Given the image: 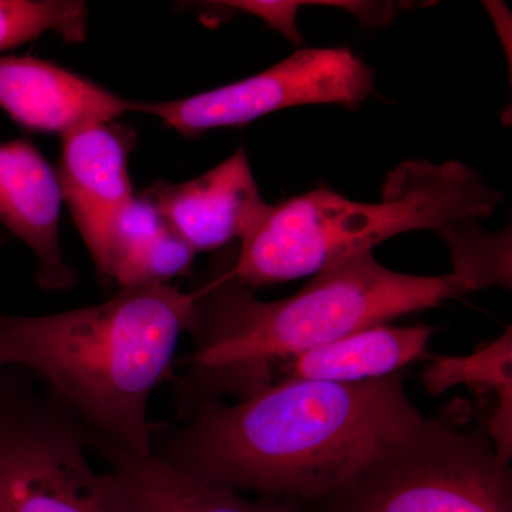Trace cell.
Listing matches in <instances>:
<instances>
[{
  "label": "cell",
  "mask_w": 512,
  "mask_h": 512,
  "mask_svg": "<svg viewBox=\"0 0 512 512\" xmlns=\"http://www.w3.org/2000/svg\"><path fill=\"white\" fill-rule=\"evenodd\" d=\"M222 6L244 10L265 20L276 30H281L293 42H299L298 29L295 26V12L298 3L289 2H224Z\"/></svg>",
  "instance_id": "18"
},
{
  "label": "cell",
  "mask_w": 512,
  "mask_h": 512,
  "mask_svg": "<svg viewBox=\"0 0 512 512\" xmlns=\"http://www.w3.org/2000/svg\"><path fill=\"white\" fill-rule=\"evenodd\" d=\"M319 512H512L510 464L483 431H463L450 417H426L377 451Z\"/></svg>",
  "instance_id": "5"
},
{
  "label": "cell",
  "mask_w": 512,
  "mask_h": 512,
  "mask_svg": "<svg viewBox=\"0 0 512 512\" xmlns=\"http://www.w3.org/2000/svg\"><path fill=\"white\" fill-rule=\"evenodd\" d=\"M194 318L192 293L171 284L120 288L109 301L53 315L0 312V357L37 377L94 436L151 456L148 402Z\"/></svg>",
  "instance_id": "3"
},
{
  "label": "cell",
  "mask_w": 512,
  "mask_h": 512,
  "mask_svg": "<svg viewBox=\"0 0 512 512\" xmlns=\"http://www.w3.org/2000/svg\"><path fill=\"white\" fill-rule=\"evenodd\" d=\"M232 256L191 292L194 350L180 382L190 407L225 394L247 399L295 356L468 293L456 275L399 274L370 251L319 272L291 298L264 302L232 274Z\"/></svg>",
  "instance_id": "2"
},
{
  "label": "cell",
  "mask_w": 512,
  "mask_h": 512,
  "mask_svg": "<svg viewBox=\"0 0 512 512\" xmlns=\"http://www.w3.org/2000/svg\"><path fill=\"white\" fill-rule=\"evenodd\" d=\"M373 87L372 69L349 49H302L241 82L185 99L140 103L138 111L184 136H197L308 104L356 107Z\"/></svg>",
  "instance_id": "7"
},
{
  "label": "cell",
  "mask_w": 512,
  "mask_h": 512,
  "mask_svg": "<svg viewBox=\"0 0 512 512\" xmlns=\"http://www.w3.org/2000/svg\"><path fill=\"white\" fill-rule=\"evenodd\" d=\"M147 192L164 220L195 252L241 242L271 207L259 192L244 148L194 180L161 184Z\"/></svg>",
  "instance_id": "10"
},
{
  "label": "cell",
  "mask_w": 512,
  "mask_h": 512,
  "mask_svg": "<svg viewBox=\"0 0 512 512\" xmlns=\"http://www.w3.org/2000/svg\"><path fill=\"white\" fill-rule=\"evenodd\" d=\"M138 106L56 64L0 55V109L29 130L63 137L77 128L113 123Z\"/></svg>",
  "instance_id": "11"
},
{
  "label": "cell",
  "mask_w": 512,
  "mask_h": 512,
  "mask_svg": "<svg viewBox=\"0 0 512 512\" xmlns=\"http://www.w3.org/2000/svg\"><path fill=\"white\" fill-rule=\"evenodd\" d=\"M50 32L67 42H83L86 5L76 0H0V52Z\"/></svg>",
  "instance_id": "16"
},
{
  "label": "cell",
  "mask_w": 512,
  "mask_h": 512,
  "mask_svg": "<svg viewBox=\"0 0 512 512\" xmlns=\"http://www.w3.org/2000/svg\"><path fill=\"white\" fill-rule=\"evenodd\" d=\"M8 232L5 231L2 227H0V248L6 244L8 241ZM9 369L5 366V363L2 362V357H0V389H2L3 383H5L6 375H8Z\"/></svg>",
  "instance_id": "19"
},
{
  "label": "cell",
  "mask_w": 512,
  "mask_h": 512,
  "mask_svg": "<svg viewBox=\"0 0 512 512\" xmlns=\"http://www.w3.org/2000/svg\"><path fill=\"white\" fill-rule=\"evenodd\" d=\"M451 245V261L454 271L468 292L501 286L511 288V247L510 242L497 238L473 235L464 232V224L441 232Z\"/></svg>",
  "instance_id": "17"
},
{
  "label": "cell",
  "mask_w": 512,
  "mask_h": 512,
  "mask_svg": "<svg viewBox=\"0 0 512 512\" xmlns=\"http://www.w3.org/2000/svg\"><path fill=\"white\" fill-rule=\"evenodd\" d=\"M90 448L123 487L133 512H302L278 498L248 500L237 491L214 487L168 466L156 456H136L90 433Z\"/></svg>",
  "instance_id": "12"
},
{
  "label": "cell",
  "mask_w": 512,
  "mask_h": 512,
  "mask_svg": "<svg viewBox=\"0 0 512 512\" xmlns=\"http://www.w3.org/2000/svg\"><path fill=\"white\" fill-rule=\"evenodd\" d=\"M62 138L56 173L63 204L97 266L121 212L136 195L128 170L133 140L113 123L77 128Z\"/></svg>",
  "instance_id": "8"
},
{
  "label": "cell",
  "mask_w": 512,
  "mask_h": 512,
  "mask_svg": "<svg viewBox=\"0 0 512 512\" xmlns=\"http://www.w3.org/2000/svg\"><path fill=\"white\" fill-rule=\"evenodd\" d=\"M153 456L202 483L316 505L426 417L402 372L360 383L281 380L235 404L208 400Z\"/></svg>",
  "instance_id": "1"
},
{
  "label": "cell",
  "mask_w": 512,
  "mask_h": 512,
  "mask_svg": "<svg viewBox=\"0 0 512 512\" xmlns=\"http://www.w3.org/2000/svg\"><path fill=\"white\" fill-rule=\"evenodd\" d=\"M62 204L55 168L30 141L0 143V227L30 249L36 282L49 292L77 282L60 241Z\"/></svg>",
  "instance_id": "9"
},
{
  "label": "cell",
  "mask_w": 512,
  "mask_h": 512,
  "mask_svg": "<svg viewBox=\"0 0 512 512\" xmlns=\"http://www.w3.org/2000/svg\"><path fill=\"white\" fill-rule=\"evenodd\" d=\"M194 256V249L168 225L146 192L134 195L121 212L96 268L120 288L168 285L191 271Z\"/></svg>",
  "instance_id": "14"
},
{
  "label": "cell",
  "mask_w": 512,
  "mask_h": 512,
  "mask_svg": "<svg viewBox=\"0 0 512 512\" xmlns=\"http://www.w3.org/2000/svg\"><path fill=\"white\" fill-rule=\"evenodd\" d=\"M434 328L427 325L393 328L376 325L309 350L286 362L276 375L281 380L360 383L383 379L429 356Z\"/></svg>",
  "instance_id": "13"
},
{
  "label": "cell",
  "mask_w": 512,
  "mask_h": 512,
  "mask_svg": "<svg viewBox=\"0 0 512 512\" xmlns=\"http://www.w3.org/2000/svg\"><path fill=\"white\" fill-rule=\"evenodd\" d=\"M503 194L461 163L407 161L387 178L383 200L356 202L319 190L271 205L239 242L231 271L248 288L315 276L414 229L444 232L493 214Z\"/></svg>",
  "instance_id": "4"
},
{
  "label": "cell",
  "mask_w": 512,
  "mask_h": 512,
  "mask_svg": "<svg viewBox=\"0 0 512 512\" xmlns=\"http://www.w3.org/2000/svg\"><path fill=\"white\" fill-rule=\"evenodd\" d=\"M90 431L32 376L9 369L0 389V512H133L111 471L90 461Z\"/></svg>",
  "instance_id": "6"
},
{
  "label": "cell",
  "mask_w": 512,
  "mask_h": 512,
  "mask_svg": "<svg viewBox=\"0 0 512 512\" xmlns=\"http://www.w3.org/2000/svg\"><path fill=\"white\" fill-rule=\"evenodd\" d=\"M512 329L497 340L484 343L468 356H437L421 375L433 396L464 384L478 394L494 393L497 407L488 420L487 436L498 458L510 464L512 456Z\"/></svg>",
  "instance_id": "15"
}]
</instances>
